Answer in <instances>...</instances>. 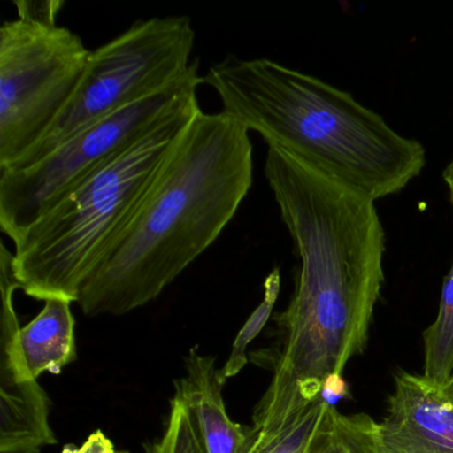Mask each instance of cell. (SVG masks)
<instances>
[{"label":"cell","instance_id":"obj_1","mask_svg":"<svg viewBox=\"0 0 453 453\" xmlns=\"http://www.w3.org/2000/svg\"><path fill=\"white\" fill-rule=\"evenodd\" d=\"M265 177L296 253V291L274 320L282 347L253 428L274 432L342 381L367 346L384 282L386 233L375 201L267 145Z\"/></svg>","mask_w":453,"mask_h":453},{"label":"cell","instance_id":"obj_2","mask_svg":"<svg viewBox=\"0 0 453 453\" xmlns=\"http://www.w3.org/2000/svg\"><path fill=\"white\" fill-rule=\"evenodd\" d=\"M253 171L250 132L222 111L198 112L81 288V311L124 315L155 301L234 219Z\"/></svg>","mask_w":453,"mask_h":453},{"label":"cell","instance_id":"obj_3","mask_svg":"<svg viewBox=\"0 0 453 453\" xmlns=\"http://www.w3.org/2000/svg\"><path fill=\"white\" fill-rule=\"evenodd\" d=\"M203 83L222 112L342 187L372 201L402 192L426 166L418 140L395 131L351 94L269 59L229 54Z\"/></svg>","mask_w":453,"mask_h":453},{"label":"cell","instance_id":"obj_4","mask_svg":"<svg viewBox=\"0 0 453 453\" xmlns=\"http://www.w3.org/2000/svg\"><path fill=\"white\" fill-rule=\"evenodd\" d=\"M198 100L172 113L120 157L67 193L14 243L15 278L38 301L78 303L81 288L128 226L190 121Z\"/></svg>","mask_w":453,"mask_h":453},{"label":"cell","instance_id":"obj_5","mask_svg":"<svg viewBox=\"0 0 453 453\" xmlns=\"http://www.w3.org/2000/svg\"><path fill=\"white\" fill-rule=\"evenodd\" d=\"M195 42L189 17L152 18L137 20L91 51L81 83L57 120L6 169L34 165L97 121L179 83L195 63Z\"/></svg>","mask_w":453,"mask_h":453},{"label":"cell","instance_id":"obj_6","mask_svg":"<svg viewBox=\"0 0 453 453\" xmlns=\"http://www.w3.org/2000/svg\"><path fill=\"white\" fill-rule=\"evenodd\" d=\"M195 60L179 83L79 132L34 165L0 171V229L17 242L73 188L120 157L172 113L197 99Z\"/></svg>","mask_w":453,"mask_h":453},{"label":"cell","instance_id":"obj_7","mask_svg":"<svg viewBox=\"0 0 453 453\" xmlns=\"http://www.w3.org/2000/svg\"><path fill=\"white\" fill-rule=\"evenodd\" d=\"M91 50L58 23L17 18L0 27V169L14 165L73 97Z\"/></svg>","mask_w":453,"mask_h":453},{"label":"cell","instance_id":"obj_8","mask_svg":"<svg viewBox=\"0 0 453 453\" xmlns=\"http://www.w3.org/2000/svg\"><path fill=\"white\" fill-rule=\"evenodd\" d=\"M14 253L0 242V452L39 453L58 439L50 424L51 400L26 370L19 346L20 325L14 294Z\"/></svg>","mask_w":453,"mask_h":453},{"label":"cell","instance_id":"obj_9","mask_svg":"<svg viewBox=\"0 0 453 453\" xmlns=\"http://www.w3.org/2000/svg\"><path fill=\"white\" fill-rule=\"evenodd\" d=\"M381 453H453V394L423 375L397 371L379 423Z\"/></svg>","mask_w":453,"mask_h":453},{"label":"cell","instance_id":"obj_10","mask_svg":"<svg viewBox=\"0 0 453 453\" xmlns=\"http://www.w3.org/2000/svg\"><path fill=\"white\" fill-rule=\"evenodd\" d=\"M185 378L176 381V395L182 400L208 453H243L250 440L251 426L234 423L225 405V380L216 357L193 347L185 357Z\"/></svg>","mask_w":453,"mask_h":453},{"label":"cell","instance_id":"obj_11","mask_svg":"<svg viewBox=\"0 0 453 453\" xmlns=\"http://www.w3.org/2000/svg\"><path fill=\"white\" fill-rule=\"evenodd\" d=\"M71 303L63 298L47 299L43 310L20 328V352L34 379L44 372L58 375L78 357Z\"/></svg>","mask_w":453,"mask_h":453},{"label":"cell","instance_id":"obj_12","mask_svg":"<svg viewBox=\"0 0 453 453\" xmlns=\"http://www.w3.org/2000/svg\"><path fill=\"white\" fill-rule=\"evenodd\" d=\"M306 453H381L379 423L368 413L343 415L330 404Z\"/></svg>","mask_w":453,"mask_h":453},{"label":"cell","instance_id":"obj_13","mask_svg":"<svg viewBox=\"0 0 453 453\" xmlns=\"http://www.w3.org/2000/svg\"><path fill=\"white\" fill-rule=\"evenodd\" d=\"M423 342L424 378L448 388L453 378V257L442 282L439 312L424 331Z\"/></svg>","mask_w":453,"mask_h":453},{"label":"cell","instance_id":"obj_14","mask_svg":"<svg viewBox=\"0 0 453 453\" xmlns=\"http://www.w3.org/2000/svg\"><path fill=\"white\" fill-rule=\"evenodd\" d=\"M330 404L327 396L320 397L270 434H261L251 426L250 440L243 453H306Z\"/></svg>","mask_w":453,"mask_h":453},{"label":"cell","instance_id":"obj_15","mask_svg":"<svg viewBox=\"0 0 453 453\" xmlns=\"http://www.w3.org/2000/svg\"><path fill=\"white\" fill-rule=\"evenodd\" d=\"M280 267H274L265 280L264 298H262L261 303L251 312L250 317L246 320L245 325L242 326L240 333L235 336L234 342H233L229 357H227L224 367L221 368V375L225 380L234 378L245 367L246 363H248L246 349H248L249 344L261 334V331L266 326L267 320L272 317L273 309H274L278 296H280Z\"/></svg>","mask_w":453,"mask_h":453},{"label":"cell","instance_id":"obj_16","mask_svg":"<svg viewBox=\"0 0 453 453\" xmlns=\"http://www.w3.org/2000/svg\"><path fill=\"white\" fill-rule=\"evenodd\" d=\"M145 453H208L182 400L174 395L165 431L145 445Z\"/></svg>","mask_w":453,"mask_h":453},{"label":"cell","instance_id":"obj_17","mask_svg":"<svg viewBox=\"0 0 453 453\" xmlns=\"http://www.w3.org/2000/svg\"><path fill=\"white\" fill-rule=\"evenodd\" d=\"M18 10V18L35 20V22L57 23L60 10L65 7V2L60 0H49V2H27L19 0L15 2Z\"/></svg>","mask_w":453,"mask_h":453},{"label":"cell","instance_id":"obj_18","mask_svg":"<svg viewBox=\"0 0 453 453\" xmlns=\"http://www.w3.org/2000/svg\"><path fill=\"white\" fill-rule=\"evenodd\" d=\"M63 453H124L113 447L112 441L105 436L104 432L96 431L86 440L81 447H68Z\"/></svg>","mask_w":453,"mask_h":453},{"label":"cell","instance_id":"obj_19","mask_svg":"<svg viewBox=\"0 0 453 453\" xmlns=\"http://www.w3.org/2000/svg\"><path fill=\"white\" fill-rule=\"evenodd\" d=\"M442 179H444L445 185H447L448 190H449L450 203H452L453 206V155L448 165L445 166Z\"/></svg>","mask_w":453,"mask_h":453},{"label":"cell","instance_id":"obj_20","mask_svg":"<svg viewBox=\"0 0 453 453\" xmlns=\"http://www.w3.org/2000/svg\"><path fill=\"white\" fill-rule=\"evenodd\" d=\"M448 388H449V391L452 392V394H453V378H452V381H450L449 387H448Z\"/></svg>","mask_w":453,"mask_h":453},{"label":"cell","instance_id":"obj_21","mask_svg":"<svg viewBox=\"0 0 453 453\" xmlns=\"http://www.w3.org/2000/svg\"><path fill=\"white\" fill-rule=\"evenodd\" d=\"M124 453H128V452H124Z\"/></svg>","mask_w":453,"mask_h":453}]
</instances>
